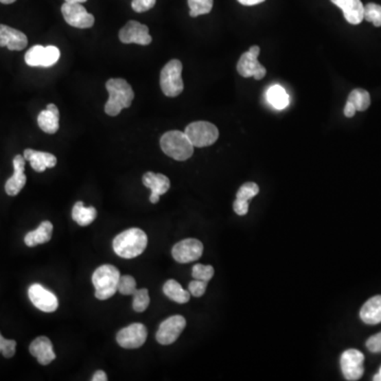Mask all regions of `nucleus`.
<instances>
[{
	"instance_id": "f257e3e1",
	"label": "nucleus",
	"mask_w": 381,
	"mask_h": 381,
	"mask_svg": "<svg viewBox=\"0 0 381 381\" xmlns=\"http://www.w3.org/2000/svg\"><path fill=\"white\" fill-rule=\"evenodd\" d=\"M148 246V235L141 229L132 228L119 234L113 240V247L122 259H135L143 253Z\"/></svg>"
},
{
	"instance_id": "f03ea898",
	"label": "nucleus",
	"mask_w": 381,
	"mask_h": 381,
	"mask_svg": "<svg viewBox=\"0 0 381 381\" xmlns=\"http://www.w3.org/2000/svg\"><path fill=\"white\" fill-rule=\"evenodd\" d=\"M106 89L109 97L105 104V113L108 116H118L123 109L130 107L135 99V93L128 82L123 79L108 80Z\"/></svg>"
},
{
	"instance_id": "7ed1b4c3",
	"label": "nucleus",
	"mask_w": 381,
	"mask_h": 381,
	"mask_svg": "<svg viewBox=\"0 0 381 381\" xmlns=\"http://www.w3.org/2000/svg\"><path fill=\"white\" fill-rule=\"evenodd\" d=\"M160 146L165 155L177 161H185L192 157L194 146L191 143L185 132L171 130L160 139Z\"/></svg>"
},
{
	"instance_id": "20e7f679",
	"label": "nucleus",
	"mask_w": 381,
	"mask_h": 381,
	"mask_svg": "<svg viewBox=\"0 0 381 381\" xmlns=\"http://www.w3.org/2000/svg\"><path fill=\"white\" fill-rule=\"evenodd\" d=\"M120 271L113 265L100 266L93 275L95 298L104 301L111 298L118 291Z\"/></svg>"
},
{
	"instance_id": "39448f33",
	"label": "nucleus",
	"mask_w": 381,
	"mask_h": 381,
	"mask_svg": "<svg viewBox=\"0 0 381 381\" xmlns=\"http://www.w3.org/2000/svg\"><path fill=\"white\" fill-rule=\"evenodd\" d=\"M183 64L179 60H172L162 68L160 87L167 97H175L183 91Z\"/></svg>"
},
{
	"instance_id": "423d86ee",
	"label": "nucleus",
	"mask_w": 381,
	"mask_h": 381,
	"mask_svg": "<svg viewBox=\"0 0 381 381\" xmlns=\"http://www.w3.org/2000/svg\"><path fill=\"white\" fill-rule=\"evenodd\" d=\"M185 135L194 148H207L218 141L220 137L218 127L207 121H196L185 127Z\"/></svg>"
},
{
	"instance_id": "0eeeda50",
	"label": "nucleus",
	"mask_w": 381,
	"mask_h": 381,
	"mask_svg": "<svg viewBox=\"0 0 381 381\" xmlns=\"http://www.w3.org/2000/svg\"><path fill=\"white\" fill-rule=\"evenodd\" d=\"M60 58V51L58 47H43L36 45L29 49L28 52L25 54V62L31 67L48 68L56 65Z\"/></svg>"
},
{
	"instance_id": "6e6552de",
	"label": "nucleus",
	"mask_w": 381,
	"mask_h": 381,
	"mask_svg": "<svg viewBox=\"0 0 381 381\" xmlns=\"http://www.w3.org/2000/svg\"><path fill=\"white\" fill-rule=\"evenodd\" d=\"M261 54V49L259 46H252L247 52L243 54L238 60V73L243 78H254L255 80H262L265 78L266 68L259 64V58Z\"/></svg>"
},
{
	"instance_id": "1a4fd4ad",
	"label": "nucleus",
	"mask_w": 381,
	"mask_h": 381,
	"mask_svg": "<svg viewBox=\"0 0 381 381\" xmlns=\"http://www.w3.org/2000/svg\"><path fill=\"white\" fill-rule=\"evenodd\" d=\"M62 14L66 23L74 28L88 29L95 25V16L88 13L82 3H64L62 5Z\"/></svg>"
},
{
	"instance_id": "9d476101",
	"label": "nucleus",
	"mask_w": 381,
	"mask_h": 381,
	"mask_svg": "<svg viewBox=\"0 0 381 381\" xmlns=\"http://www.w3.org/2000/svg\"><path fill=\"white\" fill-rule=\"evenodd\" d=\"M365 355L358 349H347L342 354L341 365L342 373L347 380H359L365 373Z\"/></svg>"
},
{
	"instance_id": "9b49d317",
	"label": "nucleus",
	"mask_w": 381,
	"mask_h": 381,
	"mask_svg": "<svg viewBox=\"0 0 381 381\" xmlns=\"http://www.w3.org/2000/svg\"><path fill=\"white\" fill-rule=\"evenodd\" d=\"M148 339V330L141 323H134L117 334V342L123 349H134L141 347Z\"/></svg>"
},
{
	"instance_id": "f8f14e48",
	"label": "nucleus",
	"mask_w": 381,
	"mask_h": 381,
	"mask_svg": "<svg viewBox=\"0 0 381 381\" xmlns=\"http://www.w3.org/2000/svg\"><path fill=\"white\" fill-rule=\"evenodd\" d=\"M185 325H187V321L183 316H170L160 324L156 334V339L160 345H172L179 338Z\"/></svg>"
},
{
	"instance_id": "ddd939ff",
	"label": "nucleus",
	"mask_w": 381,
	"mask_h": 381,
	"mask_svg": "<svg viewBox=\"0 0 381 381\" xmlns=\"http://www.w3.org/2000/svg\"><path fill=\"white\" fill-rule=\"evenodd\" d=\"M119 38L123 44H138L141 46H148L152 41L148 25L136 21H128L121 29Z\"/></svg>"
},
{
	"instance_id": "4468645a",
	"label": "nucleus",
	"mask_w": 381,
	"mask_h": 381,
	"mask_svg": "<svg viewBox=\"0 0 381 381\" xmlns=\"http://www.w3.org/2000/svg\"><path fill=\"white\" fill-rule=\"evenodd\" d=\"M203 253V245L195 238H187L176 244L172 250V255L178 263L187 264L200 259Z\"/></svg>"
},
{
	"instance_id": "2eb2a0df",
	"label": "nucleus",
	"mask_w": 381,
	"mask_h": 381,
	"mask_svg": "<svg viewBox=\"0 0 381 381\" xmlns=\"http://www.w3.org/2000/svg\"><path fill=\"white\" fill-rule=\"evenodd\" d=\"M28 295L29 299L37 310L44 312H54L58 310V299L54 292H51L42 285H31Z\"/></svg>"
},
{
	"instance_id": "dca6fc26",
	"label": "nucleus",
	"mask_w": 381,
	"mask_h": 381,
	"mask_svg": "<svg viewBox=\"0 0 381 381\" xmlns=\"http://www.w3.org/2000/svg\"><path fill=\"white\" fill-rule=\"evenodd\" d=\"M142 183L152 192L150 196V201L152 203H157L160 196L165 194L171 187V183L167 176L163 174L152 173V172L144 174Z\"/></svg>"
},
{
	"instance_id": "f3484780",
	"label": "nucleus",
	"mask_w": 381,
	"mask_h": 381,
	"mask_svg": "<svg viewBox=\"0 0 381 381\" xmlns=\"http://www.w3.org/2000/svg\"><path fill=\"white\" fill-rule=\"evenodd\" d=\"M25 157L21 155L15 156L13 159V167H14V174L8 179L5 183V193L9 196H16L19 194L21 189L27 183V177L25 175Z\"/></svg>"
},
{
	"instance_id": "a211bd4d",
	"label": "nucleus",
	"mask_w": 381,
	"mask_h": 381,
	"mask_svg": "<svg viewBox=\"0 0 381 381\" xmlns=\"http://www.w3.org/2000/svg\"><path fill=\"white\" fill-rule=\"evenodd\" d=\"M28 45L25 33L9 25H0V47H7L11 51H21Z\"/></svg>"
},
{
	"instance_id": "6ab92c4d",
	"label": "nucleus",
	"mask_w": 381,
	"mask_h": 381,
	"mask_svg": "<svg viewBox=\"0 0 381 381\" xmlns=\"http://www.w3.org/2000/svg\"><path fill=\"white\" fill-rule=\"evenodd\" d=\"M29 351H30L31 355L35 357L42 365H50L56 357V353L54 351V347H52V342L45 336H41L33 340Z\"/></svg>"
},
{
	"instance_id": "aec40b11",
	"label": "nucleus",
	"mask_w": 381,
	"mask_h": 381,
	"mask_svg": "<svg viewBox=\"0 0 381 381\" xmlns=\"http://www.w3.org/2000/svg\"><path fill=\"white\" fill-rule=\"evenodd\" d=\"M23 157L30 162L31 168L37 173H43L47 169H52L58 163L56 156L52 155L50 152H38V150H31V148L23 152Z\"/></svg>"
},
{
	"instance_id": "412c9836",
	"label": "nucleus",
	"mask_w": 381,
	"mask_h": 381,
	"mask_svg": "<svg viewBox=\"0 0 381 381\" xmlns=\"http://www.w3.org/2000/svg\"><path fill=\"white\" fill-rule=\"evenodd\" d=\"M37 123L41 130L46 134L54 135L60 128V111L56 105H47V108L42 111L37 117Z\"/></svg>"
},
{
	"instance_id": "4be33fe9",
	"label": "nucleus",
	"mask_w": 381,
	"mask_h": 381,
	"mask_svg": "<svg viewBox=\"0 0 381 381\" xmlns=\"http://www.w3.org/2000/svg\"><path fill=\"white\" fill-rule=\"evenodd\" d=\"M360 318L369 325L381 323V296L373 297L365 302L360 310Z\"/></svg>"
},
{
	"instance_id": "5701e85b",
	"label": "nucleus",
	"mask_w": 381,
	"mask_h": 381,
	"mask_svg": "<svg viewBox=\"0 0 381 381\" xmlns=\"http://www.w3.org/2000/svg\"><path fill=\"white\" fill-rule=\"evenodd\" d=\"M52 231H54V224L48 220H45L36 230L29 232L25 236V244L28 247H35L41 244L47 243L52 238Z\"/></svg>"
},
{
	"instance_id": "b1692460",
	"label": "nucleus",
	"mask_w": 381,
	"mask_h": 381,
	"mask_svg": "<svg viewBox=\"0 0 381 381\" xmlns=\"http://www.w3.org/2000/svg\"><path fill=\"white\" fill-rule=\"evenodd\" d=\"M340 9L351 25H359L365 19V5L361 0H347Z\"/></svg>"
},
{
	"instance_id": "393cba45",
	"label": "nucleus",
	"mask_w": 381,
	"mask_h": 381,
	"mask_svg": "<svg viewBox=\"0 0 381 381\" xmlns=\"http://www.w3.org/2000/svg\"><path fill=\"white\" fill-rule=\"evenodd\" d=\"M97 215V210L93 207H85L82 201H78L72 209V218L82 227L93 224Z\"/></svg>"
},
{
	"instance_id": "a878e982",
	"label": "nucleus",
	"mask_w": 381,
	"mask_h": 381,
	"mask_svg": "<svg viewBox=\"0 0 381 381\" xmlns=\"http://www.w3.org/2000/svg\"><path fill=\"white\" fill-rule=\"evenodd\" d=\"M163 292L168 298L179 303V304L189 302V297H191L189 291L183 289V286L175 279H169L165 282V284L163 285Z\"/></svg>"
},
{
	"instance_id": "bb28decb",
	"label": "nucleus",
	"mask_w": 381,
	"mask_h": 381,
	"mask_svg": "<svg viewBox=\"0 0 381 381\" xmlns=\"http://www.w3.org/2000/svg\"><path fill=\"white\" fill-rule=\"evenodd\" d=\"M267 100L275 109L282 111L289 105V97L286 91L281 86L275 85L267 91Z\"/></svg>"
},
{
	"instance_id": "cd10ccee",
	"label": "nucleus",
	"mask_w": 381,
	"mask_h": 381,
	"mask_svg": "<svg viewBox=\"0 0 381 381\" xmlns=\"http://www.w3.org/2000/svg\"><path fill=\"white\" fill-rule=\"evenodd\" d=\"M347 101L353 103L357 111H365L370 107L371 95L370 93H367L365 89L358 88V89H354V91L349 93Z\"/></svg>"
},
{
	"instance_id": "c85d7f7f",
	"label": "nucleus",
	"mask_w": 381,
	"mask_h": 381,
	"mask_svg": "<svg viewBox=\"0 0 381 381\" xmlns=\"http://www.w3.org/2000/svg\"><path fill=\"white\" fill-rule=\"evenodd\" d=\"M189 16L197 17L209 14L212 11L213 0H187Z\"/></svg>"
},
{
	"instance_id": "c756f323",
	"label": "nucleus",
	"mask_w": 381,
	"mask_h": 381,
	"mask_svg": "<svg viewBox=\"0 0 381 381\" xmlns=\"http://www.w3.org/2000/svg\"><path fill=\"white\" fill-rule=\"evenodd\" d=\"M134 300H132V308L135 312H143L150 305V295L146 288L137 289L136 292L132 295Z\"/></svg>"
},
{
	"instance_id": "7c9ffc66",
	"label": "nucleus",
	"mask_w": 381,
	"mask_h": 381,
	"mask_svg": "<svg viewBox=\"0 0 381 381\" xmlns=\"http://www.w3.org/2000/svg\"><path fill=\"white\" fill-rule=\"evenodd\" d=\"M365 19L372 23L375 27H381V5L376 3H367L365 7Z\"/></svg>"
},
{
	"instance_id": "2f4dec72",
	"label": "nucleus",
	"mask_w": 381,
	"mask_h": 381,
	"mask_svg": "<svg viewBox=\"0 0 381 381\" xmlns=\"http://www.w3.org/2000/svg\"><path fill=\"white\" fill-rule=\"evenodd\" d=\"M136 279L132 275H121L118 290L123 296H132L137 290Z\"/></svg>"
},
{
	"instance_id": "473e14b6",
	"label": "nucleus",
	"mask_w": 381,
	"mask_h": 381,
	"mask_svg": "<svg viewBox=\"0 0 381 381\" xmlns=\"http://www.w3.org/2000/svg\"><path fill=\"white\" fill-rule=\"evenodd\" d=\"M259 192V187L257 183H246L238 189L236 198L242 199V200L250 201L253 197L257 196Z\"/></svg>"
},
{
	"instance_id": "72a5a7b5",
	"label": "nucleus",
	"mask_w": 381,
	"mask_h": 381,
	"mask_svg": "<svg viewBox=\"0 0 381 381\" xmlns=\"http://www.w3.org/2000/svg\"><path fill=\"white\" fill-rule=\"evenodd\" d=\"M192 275L195 279H200L205 282H209L214 275V269L212 266L203 265V264H197L193 267Z\"/></svg>"
},
{
	"instance_id": "f704fd0d",
	"label": "nucleus",
	"mask_w": 381,
	"mask_h": 381,
	"mask_svg": "<svg viewBox=\"0 0 381 381\" xmlns=\"http://www.w3.org/2000/svg\"><path fill=\"white\" fill-rule=\"evenodd\" d=\"M15 349H16V341L5 339L0 333V353L3 354V357L12 358L15 355Z\"/></svg>"
},
{
	"instance_id": "c9c22d12",
	"label": "nucleus",
	"mask_w": 381,
	"mask_h": 381,
	"mask_svg": "<svg viewBox=\"0 0 381 381\" xmlns=\"http://www.w3.org/2000/svg\"><path fill=\"white\" fill-rule=\"evenodd\" d=\"M207 286H208V282L194 279V281H192V282L189 284V294L196 297V298L203 297L205 292H206Z\"/></svg>"
},
{
	"instance_id": "e433bc0d",
	"label": "nucleus",
	"mask_w": 381,
	"mask_h": 381,
	"mask_svg": "<svg viewBox=\"0 0 381 381\" xmlns=\"http://www.w3.org/2000/svg\"><path fill=\"white\" fill-rule=\"evenodd\" d=\"M157 0H132V8L137 13H144L155 7Z\"/></svg>"
},
{
	"instance_id": "4c0bfd02",
	"label": "nucleus",
	"mask_w": 381,
	"mask_h": 381,
	"mask_svg": "<svg viewBox=\"0 0 381 381\" xmlns=\"http://www.w3.org/2000/svg\"><path fill=\"white\" fill-rule=\"evenodd\" d=\"M367 347L372 353H381V332L369 338L367 341Z\"/></svg>"
},
{
	"instance_id": "58836bf2",
	"label": "nucleus",
	"mask_w": 381,
	"mask_h": 381,
	"mask_svg": "<svg viewBox=\"0 0 381 381\" xmlns=\"http://www.w3.org/2000/svg\"><path fill=\"white\" fill-rule=\"evenodd\" d=\"M234 212L240 216L247 214L249 211V201L242 200V199L236 198L233 203Z\"/></svg>"
},
{
	"instance_id": "ea45409f",
	"label": "nucleus",
	"mask_w": 381,
	"mask_h": 381,
	"mask_svg": "<svg viewBox=\"0 0 381 381\" xmlns=\"http://www.w3.org/2000/svg\"><path fill=\"white\" fill-rule=\"evenodd\" d=\"M356 111H357V109L354 106L353 103L347 101L345 107V116L347 117V118H353L355 116Z\"/></svg>"
},
{
	"instance_id": "a19ab883",
	"label": "nucleus",
	"mask_w": 381,
	"mask_h": 381,
	"mask_svg": "<svg viewBox=\"0 0 381 381\" xmlns=\"http://www.w3.org/2000/svg\"><path fill=\"white\" fill-rule=\"evenodd\" d=\"M107 375L106 373L103 372V371H97V372L93 374V378L91 380L93 381H106L107 380Z\"/></svg>"
},
{
	"instance_id": "79ce46f5",
	"label": "nucleus",
	"mask_w": 381,
	"mask_h": 381,
	"mask_svg": "<svg viewBox=\"0 0 381 381\" xmlns=\"http://www.w3.org/2000/svg\"><path fill=\"white\" fill-rule=\"evenodd\" d=\"M238 1L243 5H255L264 3L265 0H238Z\"/></svg>"
},
{
	"instance_id": "37998d69",
	"label": "nucleus",
	"mask_w": 381,
	"mask_h": 381,
	"mask_svg": "<svg viewBox=\"0 0 381 381\" xmlns=\"http://www.w3.org/2000/svg\"><path fill=\"white\" fill-rule=\"evenodd\" d=\"M330 1H332L334 5H337L338 8H341L347 0H330Z\"/></svg>"
},
{
	"instance_id": "c03bdc74",
	"label": "nucleus",
	"mask_w": 381,
	"mask_h": 381,
	"mask_svg": "<svg viewBox=\"0 0 381 381\" xmlns=\"http://www.w3.org/2000/svg\"><path fill=\"white\" fill-rule=\"evenodd\" d=\"M66 3H86L87 0H65Z\"/></svg>"
},
{
	"instance_id": "a18cd8bd",
	"label": "nucleus",
	"mask_w": 381,
	"mask_h": 381,
	"mask_svg": "<svg viewBox=\"0 0 381 381\" xmlns=\"http://www.w3.org/2000/svg\"><path fill=\"white\" fill-rule=\"evenodd\" d=\"M16 0H0V3H3V5H11V3H15Z\"/></svg>"
},
{
	"instance_id": "49530a36",
	"label": "nucleus",
	"mask_w": 381,
	"mask_h": 381,
	"mask_svg": "<svg viewBox=\"0 0 381 381\" xmlns=\"http://www.w3.org/2000/svg\"><path fill=\"white\" fill-rule=\"evenodd\" d=\"M374 380L375 381H381V367H380V370H379L378 374L375 375Z\"/></svg>"
}]
</instances>
